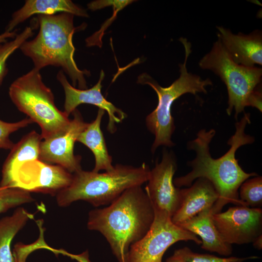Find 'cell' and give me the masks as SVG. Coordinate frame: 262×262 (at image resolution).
<instances>
[{"label": "cell", "instance_id": "cell-30", "mask_svg": "<svg viewBox=\"0 0 262 262\" xmlns=\"http://www.w3.org/2000/svg\"><path fill=\"white\" fill-rule=\"evenodd\" d=\"M253 246L255 248L261 249L262 248V235L259 236L253 242Z\"/></svg>", "mask_w": 262, "mask_h": 262}, {"label": "cell", "instance_id": "cell-22", "mask_svg": "<svg viewBox=\"0 0 262 262\" xmlns=\"http://www.w3.org/2000/svg\"><path fill=\"white\" fill-rule=\"evenodd\" d=\"M33 28L26 27L12 40L0 43V86L8 73V59L25 41L33 35Z\"/></svg>", "mask_w": 262, "mask_h": 262}, {"label": "cell", "instance_id": "cell-25", "mask_svg": "<svg viewBox=\"0 0 262 262\" xmlns=\"http://www.w3.org/2000/svg\"><path fill=\"white\" fill-rule=\"evenodd\" d=\"M33 123L28 117L16 122H7L0 119V149L11 150L15 144L10 139V134Z\"/></svg>", "mask_w": 262, "mask_h": 262}, {"label": "cell", "instance_id": "cell-27", "mask_svg": "<svg viewBox=\"0 0 262 262\" xmlns=\"http://www.w3.org/2000/svg\"><path fill=\"white\" fill-rule=\"evenodd\" d=\"M261 84L253 91L248 99L247 106H251L262 112V93Z\"/></svg>", "mask_w": 262, "mask_h": 262}, {"label": "cell", "instance_id": "cell-26", "mask_svg": "<svg viewBox=\"0 0 262 262\" xmlns=\"http://www.w3.org/2000/svg\"><path fill=\"white\" fill-rule=\"evenodd\" d=\"M132 1V0H96L89 3L87 6L90 10L95 11L112 5L119 11Z\"/></svg>", "mask_w": 262, "mask_h": 262}, {"label": "cell", "instance_id": "cell-9", "mask_svg": "<svg viewBox=\"0 0 262 262\" xmlns=\"http://www.w3.org/2000/svg\"><path fill=\"white\" fill-rule=\"evenodd\" d=\"M73 118L64 129L42 139L39 159L49 164L60 165L71 173L82 169L81 157L74 153L75 143L86 128L80 112L76 109L72 113Z\"/></svg>", "mask_w": 262, "mask_h": 262}, {"label": "cell", "instance_id": "cell-7", "mask_svg": "<svg viewBox=\"0 0 262 262\" xmlns=\"http://www.w3.org/2000/svg\"><path fill=\"white\" fill-rule=\"evenodd\" d=\"M198 64L201 69L212 71L224 82L228 93L227 113L230 115L234 110L237 118L247 107L250 95L261 84L262 69L235 63L218 38Z\"/></svg>", "mask_w": 262, "mask_h": 262}, {"label": "cell", "instance_id": "cell-23", "mask_svg": "<svg viewBox=\"0 0 262 262\" xmlns=\"http://www.w3.org/2000/svg\"><path fill=\"white\" fill-rule=\"evenodd\" d=\"M240 199L246 206L260 208L262 206V178L256 176L245 180L240 186Z\"/></svg>", "mask_w": 262, "mask_h": 262}, {"label": "cell", "instance_id": "cell-12", "mask_svg": "<svg viewBox=\"0 0 262 262\" xmlns=\"http://www.w3.org/2000/svg\"><path fill=\"white\" fill-rule=\"evenodd\" d=\"M177 168L174 154L164 149L161 162L150 170L145 190L154 210L165 212L171 217L180 203V189L173 182Z\"/></svg>", "mask_w": 262, "mask_h": 262}, {"label": "cell", "instance_id": "cell-10", "mask_svg": "<svg viewBox=\"0 0 262 262\" xmlns=\"http://www.w3.org/2000/svg\"><path fill=\"white\" fill-rule=\"evenodd\" d=\"M73 174L62 166L36 159L24 164L14 175L10 187L56 196L71 183Z\"/></svg>", "mask_w": 262, "mask_h": 262}, {"label": "cell", "instance_id": "cell-14", "mask_svg": "<svg viewBox=\"0 0 262 262\" xmlns=\"http://www.w3.org/2000/svg\"><path fill=\"white\" fill-rule=\"evenodd\" d=\"M218 38L236 64L247 67L262 65V33L255 30L248 34H233L230 30L217 26Z\"/></svg>", "mask_w": 262, "mask_h": 262}, {"label": "cell", "instance_id": "cell-6", "mask_svg": "<svg viewBox=\"0 0 262 262\" xmlns=\"http://www.w3.org/2000/svg\"><path fill=\"white\" fill-rule=\"evenodd\" d=\"M8 93L18 110L39 126L42 139L64 129L70 122L69 116L56 106L53 94L44 83L39 70L33 67L16 79Z\"/></svg>", "mask_w": 262, "mask_h": 262}, {"label": "cell", "instance_id": "cell-4", "mask_svg": "<svg viewBox=\"0 0 262 262\" xmlns=\"http://www.w3.org/2000/svg\"><path fill=\"white\" fill-rule=\"evenodd\" d=\"M150 170L145 163L138 167L117 164L103 173L81 169L73 173L71 184L56 195L57 204L65 207L83 200L94 207L108 205L126 190L147 182Z\"/></svg>", "mask_w": 262, "mask_h": 262}, {"label": "cell", "instance_id": "cell-17", "mask_svg": "<svg viewBox=\"0 0 262 262\" xmlns=\"http://www.w3.org/2000/svg\"><path fill=\"white\" fill-rule=\"evenodd\" d=\"M41 134L32 131L15 144L2 168L0 188H9L13 179L19 167L30 161L38 159Z\"/></svg>", "mask_w": 262, "mask_h": 262}, {"label": "cell", "instance_id": "cell-19", "mask_svg": "<svg viewBox=\"0 0 262 262\" xmlns=\"http://www.w3.org/2000/svg\"><path fill=\"white\" fill-rule=\"evenodd\" d=\"M104 113V110L98 109L95 119L88 124L77 140L87 147L93 153L95 164L92 171L95 172H99L102 170L109 171L114 168L112 164V157L108 152L100 128L101 121Z\"/></svg>", "mask_w": 262, "mask_h": 262}, {"label": "cell", "instance_id": "cell-24", "mask_svg": "<svg viewBox=\"0 0 262 262\" xmlns=\"http://www.w3.org/2000/svg\"><path fill=\"white\" fill-rule=\"evenodd\" d=\"M34 200L30 192L22 189L17 187L0 188V213Z\"/></svg>", "mask_w": 262, "mask_h": 262}, {"label": "cell", "instance_id": "cell-11", "mask_svg": "<svg viewBox=\"0 0 262 262\" xmlns=\"http://www.w3.org/2000/svg\"><path fill=\"white\" fill-rule=\"evenodd\" d=\"M213 222L227 243H253L262 235V210L237 205L226 212L212 214Z\"/></svg>", "mask_w": 262, "mask_h": 262}, {"label": "cell", "instance_id": "cell-21", "mask_svg": "<svg viewBox=\"0 0 262 262\" xmlns=\"http://www.w3.org/2000/svg\"><path fill=\"white\" fill-rule=\"evenodd\" d=\"M258 258L255 256L246 258H222L209 254H199L193 251L188 247H184L176 250L165 262H243L247 260Z\"/></svg>", "mask_w": 262, "mask_h": 262}, {"label": "cell", "instance_id": "cell-1", "mask_svg": "<svg viewBox=\"0 0 262 262\" xmlns=\"http://www.w3.org/2000/svg\"><path fill=\"white\" fill-rule=\"evenodd\" d=\"M250 116L249 114H245L235 123V132L228 141L230 148L217 159L213 158L210 152V144L215 135V130H200L196 137L187 144L188 148L194 150L196 153V158L188 164L192 170L187 174L173 180L175 186L179 188L190 186L198 178L209 180L219 196L212 208V214L221 212L223 207L228 203L246 206L239 198L238 190L245 180L258 175L254 172H245L238 164L235 153L241 146L251 144L254 141L253 137L245 132L246 125L250 123Z\"/></svg>", "mask_w": 262, "mask_h": 262}, {"label": "cell", "instance_id": "cell-29", "mask_svg": "<svg viewBox=\"0 0 262 262\" xmlns=\"http://www.w3.org/2000/svg\"><path fill=\"white\" fill-rule=\"evenodd\" d=\"M71 256H72V258L77 260L80 262H90L88 258L87 253H83L80 255L76 256L71 255Z\"/></svg>", "mask_w": 262, "mask_h": 262}, {"label": "cell", "instance_id": "cell-13", "mask_svg": "<svg viewBox=\"0 0 262 262\" xmlns=\"http://www.w3.org/2000/svg\"><path fill=\"white\" fill-rule=\"evenodd\" d=\"M101 70L98 82L89 89H80L71 85L63 70H60L56 78L63 87L65 95L64 112L69 116L82 104H90L106 111L109 116L107 130L111 133L116 131V124L127 117V114L105 99L101 94V82L104 78Z\"/></svg>", "mask_w": 262, "mask_h": 262}, {"label": "cell", "instance_id": "cell-28", "mask_svg": "<svg viewBox=\"0 0 262 262\" xmlns=\"http://www.w3.org/2000/svg\"><path fill=\"white\" fill-rule=\"evenodd\" d=\"M17 30H15L11 32H4V33L0 34V43H4L8 41L9 38H14L17 33Z\"/></svg>", "mask_w": 262, "mask_h": 262}, {"label": "cell", "instance_id": "cell-18", "mask_svg": "<svg viewBox=\"0 0 262 262\" xmlns=\"http://www.w3.org/2000/svg\"><path fill=\"white\" fill-rule=\"evenodd\" d=\"M212 209L205 210L179 225L201 239V248L225 256L232 254L231 245L226 242L212 219Z\"/></svg>", "mask_w": 262, "mask_h": 262}, {"label": "cell", "instance_id": "cell-16", "mask_svg": "<svg viewBox=\"0 0 262 262\" xmlns=\"http://www.w3.org/2000/svg\"><path fill=\"white\" fill-rule=\"evenodd\" d=\"M61 13L89 16L85 9L70 0H26L22 7L12 14L5 32L13 31L18 25L33 15H53Z\"/></svg>", "mask_w": 262, "mask_h": 262}, {"label": "cell", "instance_id": "cell-15", "mask_svg": "<svg viewBox=\"0 0 262 262\" xmlns=\"http://www.w3.org/2000/svg\"><path fill=\"white\" fill-rule=\"evenodd\" d=\"M218 197L209 180L203 178L197 179L190 187L180 189V203L171 217L172 222L179 226L201 212L212 209Z\"/></svg>", "mask_w": 262, "mask_h": 262}, {"label": "cell", "instance_id": "cell-20", "mask_svg": "<svg viewBox=\"0 0 262 262\" xmlns=\"http://www.w3.org/2000/svg\"><path fill=\"white\" fill-rule=\"evenodd\" d=\"M33 217L24 208L19 207L11 215L0 219V262H15L11 250L12 239Z\"/></svg>", "mask_w": 262, "mask_h": 262}, {"label": "cell", "instance_id": "cell-3", "mask_svg": "<svg viewBox=\"0 0 262 262\" xmlns=\"http://www.w3.org/2000/svg\"><path fill=\"white\" fill-rule=\"evenodd\" d=\"M74 16L67 13L37 15V35L25 41L19 49L31 59L34 68L40 70L48 66L60 67L71 79L73 87L77 85L79 89H86L84 76L90 75V72L80 69L74 59L73 35L81 29L74 26Z\"/></svg>", "mask_w": 262, "mask_h": 262}, {"label": "cell", "instance_id": "cell-8", "mask_svg": "<svg viewBox=\"0 0 262 262\" xmlns=\"http://www.w3.org/2000/svg\"><path fill=\"white\" fill-rule=\"evenodd\" d=\"M154 211L150 228L140 240L131 246L127 262H162L166 250L177 242L192 241L201 244L197 235L174 224L167 213Z\"/></svg>", "mask_w": 262, "mask_h": 262}, {"label": "cell", "instance_id": "cell-5", "mask_svg": "<svg viewBox=\"0 0 262 262\" xmlns=\"http://www.w3.org/2000/svg\"><path fill=\"white\" fill-rule=\"evenodd\" d=\"M180 42L183 45L185 58L183 64H180V76L170 86H161L149 75L143 73L138 77V82L148 84L155 91L158 97L156 108L146 117L147 129L154 135L151 147L153 153L161 146L171 147L174 145L171 136L175 129L174 120L171 115L173 102L186 93L196 95L206 93V87L213 84L209 79L203 80L198 75L188 71L187 62L191 52V45L185 38L181 37Z\"/></svg>", "mask_w": 262, "mask_h": 262}, {"label": "cell", "instance_id": "cell-2", "mask_svg": "<svg viewBox=\"0 0 262 262\" xmlns=\"http://www.w3.org/2000/svg\"><path fill=\"white\" fill-rule=\"evenodd\" d=\"M154 217L148 196L137 186L126 190L108 206L91 210L87 226L104 236L118 262H127L130 247L147 233Z\"/></svg>", "mask_w": 262, "mask_h": 262}]
</instances>
